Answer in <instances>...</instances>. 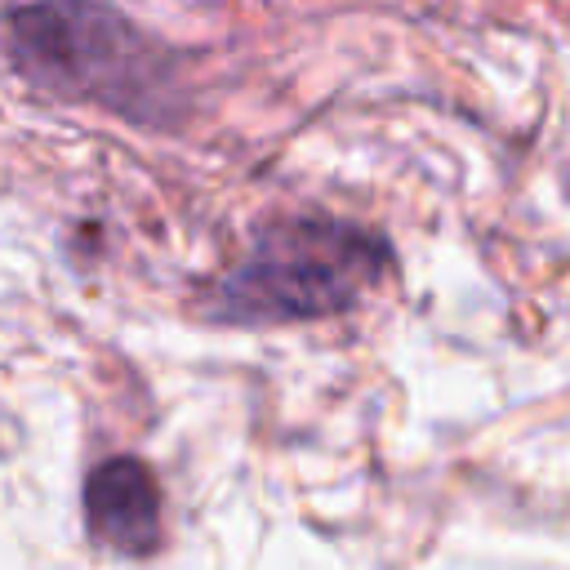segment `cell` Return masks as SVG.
<instances>
[{"label": "cell", "mask_w": 570, "mask_h": 570, "mask_svg": "<svg viewBox=\"0 0 570 570\" xmlns=\"http://www.w3.org/2000/svg\"><path fill=\"white\" fill-rule=\"evenodd\" d=\"M392 245L330 214H285L254 232L249 254L214 285L209 316L218 325L321 321L361 303L383 281Z\"/></svg>", "instance_id": "6da1fadb"}, {"label": "cell", "mask_w": 570, "mask_h": 570, "mask_svg": "<svg viewBox=\"0 0 570 570\" xmlns=\"http://www.w3.org/2000/svg\"><path fill=\"white\" fill-rule=\"evenodd\" d=\"M85 521L98 548L120 557H142L160 543V485L147 463L120 454L89 472Z\"/></svg>", "instance_id": "3957f363"}, {"label": "cell", "mask_w": 570, "mask_h": 570, "mask_svg": "<svg viewBox=\"0 0 570 570\" xmlns=\"http://www.w3.org/2000/svg\"><path fill=\"white\" fill-rule=\"evenodd\" d=\"M9 49L18 67L62 98H89L111 111H134L165 102V80L151 62V45L116 9L94 0H45L9 18Z\"/></svg>", "instance_id": "7a4b0ae2"}]
</instances>
